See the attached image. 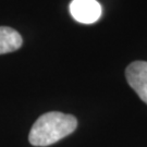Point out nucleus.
<instances>
[{"label":"nucleus","mask_w":147,"mask_h":147,"mask_svg":"<svg viewBox=\"0 0 147 147\" xmlns=\"http://www.w3.org/2000/svg\"><path fill=\"white\" fill-rule=\"evenodd\" d=\"M78 120L72 115L51 111L40 116L32 126L28 141L33 146L53 145L75 131Z\"/></svg>","instance_id":"1"},{"label":"nucleus","mask_w":147,"mask_h":147,"mask_svg":"<svg viewBox=\"0 0 147 147\" xmlns=\"http://www.w3.org/2000/svg\"><path fill=\"white\" fill-rule=\"evenodd\" d=\"M70 12L74 20L83 24H93L101 16V5L97 0H72Z\"/></svg>","instance_id":"2"},{"label":"nucleus","mask_w":147,"mask_h":147,"mask_svg":"<svg viewBox=\"0 0 147 147\" xmlns=\"http://www.w3.org/2000/svg\"><path fill=\"white\" fill-rule=\"evenodd\" d=\"M127 83L147 105V62L134 61L125 70Z\"/></svg>","instance_id":"3"},{"label":"nucleus","mask_w":147,"mask_h":147,"mask_svg":"<svg viewBox=\"0 0 147 147\" xmlns=\"http://www.w3.org/2000/svg\"><path fill=\"white\" fill-rule=\"evenodd\" d=\"M22 44V36L16 30L8 26H0V55L16 51Z\"/></svg>","instance_id":"4"}]
</instances>
